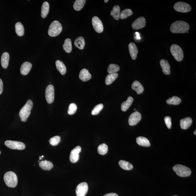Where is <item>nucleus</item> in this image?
<instances>
[{"mask_svg":"<svg viewBox=\"0 0 196 196\" xmlns=\"http://www.w3.org/2000/svg\"><path fill=\"white\" fill-rule=\"evenodd\" d=\"M189 29L188 23L183 21H176L171 25L170 30L174 34L188 33Z\"/></svg>","mask_w":196,"mask_h":196,"instance_id":"1","label":"nucleus"},{"mask_svg":"<svg viewBox=\"0 0 196 196\" xmlns=\"http://www.w3.org/2000/svg\"><path fill=\"white\" fill-rule=\"evenodd\" d=\"M33 107V102L31 100H29L27 101L26 103L23 107L19 112V115L21 121L23 122L26 121L29 117L31 110Z\"/></svg>","mask_w":196,"mask_h":196,"instance_id":"2","label":"nucleus"},{"mask_svg":"<svg viewBox=\"0 0 196 196\" xmlns=\"http://www.w3.org/2000/svg\"><path fill=\"white\" fill-rule=\"evenodd\" d=\"M4 180L7 186L12 188L16 187L18 184L17 175L12 171L7 172L5 174Z\"/></svg>","mask_w":196,"mask_h":196,"instance_id":"3","label":"nucleus"},{"mask_svg":"<svg viewBox=\"0 0 196 196\" xmlns=\"http://www.w3.org/2000/svg\"><path fill=\"white\" fill-rule=\"evenodd\" d=\"M62 30L61 24L59 21H53L49 26L48 34L51 37H56L59 35Z\"/></svg>","mask_w":196,"mask_h":196,"instance_id":"4","label":"nucleus"},{"mask_svg":"<svg viewBox=\"0 0 196 196\" xmlns=\"http://www.w3.org/2000/svg\"><path fill=\"white\" fill-rule=\"evenodd\" d=\"M174 171L180 177H185L190 176L191 170L189 168L181 165H176L173 167Z\"/></svg>","mask_w":196,"mask_h":196,"instance_id":"5","label":"nucleus"},{"mask_svg":"<svg viewBox=\"0 0 196 196\" xmlns=\"http://www.w3.org/2000/svg\"><path fill=\"white\" fill-rule=\"evenodd\" d=\"M170 50L176 61L179 62L182 61L184 57V52L180 46L176 44H173L171 47Z\"/></svg>","mask_w":196,"mask_h":196,"instance_id":"6","label":"nucleus"},{"mask_svg":"<svg viewBox=\"0 0 196 196\" xmlns=\"http://www.w3.org/2000/svg\"><path fill=\"white\" fill-rule=\"evenodd\" d=\"M174 9L176 11L182 13H186L191 11V6L186 3L183 2H178L174 6Z\"/></svg>","mask_w":196,"mask_h":196,"instance_id":"7","label":"nucleus"},{"mask_svg":"<svg viewBox=\"0 0 196 196\" xmlns=\"http://www.w3.org/2000/svg\"><path fill=\"white\" fill-rule=\"evenodd\" d=\"M5 144L6 146L12 149L22 150L25 148V144L21 142L7 140Z\"/></svg>","mask_w":196,"mask_h":196,"instance_id":"8","label":"nucleus"},{"mask_svg":"<svg viewBox=\"0 0 196 196\" xmlns=\"http://www.w3.org/2000/svg\"><path fill=\"white\" fill-rule=\"evenodd\" d=\"M45 95L47 102L49 104L52 103L54 100L55 96L54 88L53 85L51 84L47 86Z\"/></svg>","mask_w":196,"mask_h":196,"instance_id":"9","label":"nucleus"},{"mask_svg":"<svg viewBox=\"0 0 196 196\" xmlns=\"http://www.w3.org/2000/svg\"><path fill=\"white\" fill-rule=\"evenodd\" d=\"M92 24L94 29L98 33H102L103 31L104 27L102 21L97 16H94L92 19Z\"/></svg>","mask_w":196,"mask_h":196,"instance_id":"10","label":"nucleus"},{"mask_svg":"<svg viewBox=\"0 0 196 196\" xmlns=\"http://www.w3.org/2000/svg\"><path fill=\"white\" fill-rule=\"evenodd\" d=\"M88 186L87 183H80L77 186L76 189L77 196H85L87 193Z\"/></svg>","mask_w":196,"mask_h":196,"instance_id":"11","label":"nucleus"},{"mask_svg":"<svg viewBox=\"0 0 196 196\" xmlns=\"http://www.w3.org/2000/svg\"><path fill=\"white\" fill-rule=\"evenodd\" d=\"M141 115L138 112H135L130 115L129 118V123L130 126L137 125L141 119Z\"/></svg>","mask_w":196,"mask_h":196,"instance_id":"12","label":"nucleus"},{"mask_svg":"<svg viewBox=\"0 0 196 196\" xmlns=\"http://www.w3.org/2000/svg\"><path fill=\"white\" fill-rule=\"evenodd\" d=\"M145 19L141 16L135 20L133 23L132 26L133 29L138 30L143 29L146 25Z\"/></svg>","mask_w":196,"mask_h":196,"instance_id":"13","label":"nucleus"},{"mask_svg":"<svg viewBox=\"0 0 196 196\" xmlns=\"http://www.w3.org/2000/svg\"><path fill=\"white\" fill-rule=\"evenodd\" d=\"M81 148L80 146H77L73 149L71 152L70 160L71 162L74 163L79 160V154L81 152Z\"/></svg>","mask_w":196,"mask_h":196,"instance_id":"14","label":"nucleus"},{"mask_svg":"<svg viewBox=\"0 0 196 196\" xmlns=\"http://www.w3.org/2000/svg\"><path fill=\"white\" fill-rule=\"evenodd\" d=\"M129 50L131 57L133 60L136 59L137 54L138 53V49L134 43L131 42L129 44Z\"/></svg>","mask_w":196,"mask_h":196,"instance_id":"15","label":"nucleus"},{"mask_svg":"<svg viewBox=\"0 0 196 196\" xmlns=\"http://www.w3.org/2000/svg\"><path fill=\"white\" fill-rule=\"evenodd\" d=\"M160 64L164 74L169 75L171 74V67L167 60L162 59L160 62Z\"/></svg>","mask_w":196,"mask_h":196,"instance_id":"16","label":"nucleus"},{"mask_svg":"<svg viewBox=\"0 0 196 196\" xmlns=\"http://www.w3.org/2000/svg\"><path fill=\"white\" fill-rule=\"evenodd\" d=\"M192 122V119L190 117H187L181 120L180 121L181 128L186 130L191 126Z\"/></svg>","mask_w":196,"mask_h":196,"instance_id":"17","label":"nucleus"},{"mask_svg":"<svg viewBox=\"0 0 196 196\" xmlns=\"http://www.w3.org/2000/svg\"><path fill=\"white\" fill-rule=\"evenodd\" d=\"M79 78L82 81L85 82L89 80L91 78V75L86 69H83L80 73Z\"/></svg>","mask_w":196,"mask_h":196,"instance_id":"18","label":"nucleus"},{"mask_svg":"<svg viewBox=\"0 0 196 196\" xmlns=\"http://www.w3.org/2000/svg\"><path fill=\"white\" fill-rule=\"evenodd\" d=\"M32 65L29 62H25L21 65V74L23 75H26L31 70Z\"/></svg>","mask_w":196,"mask_h":196,"instance_id":"19","label":"nucleus"},{"mask_svg":"<svg viewBox=\"0 0 196 196\" xmlns=\"http://www.w3.org/2000/svg\"><path fill=\"white\" fill-rule=\"evenodd\" d=\"M132 89L137 92V94H141L144 91V88L139 81H135L132 85Z\"/></svg>","mask_w":196,"mask_h":196,"instance_id":"20","label":"nucleus"},{"mask_svg":"<svg viewBox=\"0 0 196 196\" xmlns=\"http://www.w3.org/2000/svg\"><path fill=\"white\" fill-rule=\"evenodd\" d=\"M10 56L8 52L3 53L2 56L1 62L2 66L4 68H7L9 63Z\"/></svg>","mask_w":196,"mask_h":196,"instance_id":"21","label":"nucleus"},{"mask_svg":"<svg viewBox=\"0 0 196 196\" xmlns=\"http://www.w3.org/2000/svg\"><path fill=\"white\" fill-rule=\"evenodd\" d=\"M40 167L45 171H50L53 167V164L51 162L45 160L40 162L39 163Z\"/></svg>","mask_w":196,"mask_h":196,"instance_id":"22","label":"nucleus"},{"mask_svg":"<svg viewBox=\"0 0 196 196\" xmlns=\"http://www.w3.org/2000/svg\"><path fill=\"white\" fill-rule=\"evenodd\" d=\"M133 98L132 97H129L125 102L123 103L121 105L122 111L123 112L126 111L132 104L133 102Z\"/></svg>","mask_w":196,"mask_h":196,"instance_id":"23","label":"nucleus"},{"mask_svg":"<svg viewBox=\"0 0 196 196\" xmlns=\"http://www.w3.org/2000/svg\"><path fill=\"white\" fill-rule=\"evenodd\" d=\"M56 66L57 69L59 71L60 74L62 75L66 74V67L63 62L59 60H57L56 62Z\"/></svg>","mask_w":196,"mask_h":196,"instance_id":"24","label":"nucleus"},{"mask_svg":"<svg viewBox=\"0 0 196 196\" xmlns=\"http://www.w3.org/2000/svg\"><path fill=\"white\" fill-rule=\"evenodd\" d=\"M137 143L140 146L149 147L150 146L149 141L146 138L139 137L136 139Z\"/></svg>","mask_w":196,"mask_h":196,"instance_id":"25","label":"nucleus"},{"mask_svg":"<svg viewBox=\"0 0 196 196\" xmlns=\"http://www.w3.org/2000/svg\"><path fill=\"white\" fill-rule=\"evenodd\" d=\"M49 5L48 2H45L43 3L41 9V16L43 18H46L48 14Z\"/></svg>","mask_w":196,"mask_h":196,"instance_id":"26","label":"nucleus"},{"mask_svg":"<svg viewBox=\"0 0 196 196\" xmlns=\"http://www.w3.org/2000/svg\"><path fill=\"white\" fill-rule=\"evenodd\" d=\"M111 15L116 20H119L120 18V6L118 5L114 6L111 12Z\"/></svg>","mask_w":196,"mask_h":196,"instance_id":"27","label":"nucleus"},{"mask_svg":"<svg viewBox=\"0 0 196 196\" xmlns=\"http://www.w3.org/2000/svg\"><path fill=\"white\" fill-rule=\"evenodd\" d=\"M74 44L75 46L80 49H83L85 45V40L83 37H79L77 38L75 40Z\"/></svg>","mask_w":196,"mask_h":196,"instance_id":"28","label":"nucleus"},{"mask_svg":"<svg viewBox=\"0 0 196 196\" xmlns=\"http://www.w3.org/2000/svg\"><path fill=\"white\" fill-rule=\"evenodd\" d=\"M62 47H63L64 50L66 52L70 53L71 52L72 50V42L70 39H67L65 40L64 44Z\"/></svg>","mask_w":196,"mask_h":196,"instance_id":"29","label":"nucleus"},{"mask_svg":"<svg viewBox=\"0 0 196 196\" xmlns=\"http://www.w3.org/2000/svg\"><path fill=\"white\" fill-rule=\"evenodd\" d=\"M118 77L117 73L109 74L107 75L105 79V84L107 85H110Z\"/></svg>","mask_w":196,"mask_h":196,"instance_id":"30","label":"nucleus"},{"mask_svg":"<svg viewBox=\"0 0 196 196\" xmlns=\"http://www.w3.org/2000/svg\"><path fill=\"white\" fill-rule=\"evenodd\" d=\"M16 31L17 35L19 36H22L25 33L24 28L22 24L20 22L17 23L16 25Z\"/></svg>","mask_w":196,"mask_h":196,"instance_id":"31","label":"nucleus"},{"mask_svg":"<svg viewBox=\"0 0 196 196\" xmlns=\"http://www.w3.org/2000/svg\"><path fill=\"white\" fill-rule=\"evenodd\" d=\"M119 164L122 169L127 171L132 170L133 168V165L131 163L124 160L120 161Z\"/></svg>","mask_w":196,"mask_h":196,"instance_id":"32","label":"nucleus"},{"mask_svg":"<svg viewBox=\"0 0 196 196\" xmlns=\"http://www.w3.org/2000/svg\"><path fill=\"white\" fill-rule=\"evenodd\" d=\"M85 0H76L74 5V8L76 11H79L82 9L84 6Z\"/></svg>","mask_w":196,"mask_h":196,"instance_id":"33","label":"nucleus"},{"mask_svg":"<svg viewBox=\"0 0 196 196\" xmlns=\"http://www.w3.org/2000/svg\"><path fill=\"white\" fill-rule=\"evenodd\" d=\"M166 102L168 104L178 105L181 102V100L177 96H173L167 100Z\"/></svg>","mask_w":196,"mask_h":196,"instance_id":"34","label":"nucleus"},{"mask_svg":"<svg viewBox=\"0 0 196 196\" xmlns=\"http://www.w3.org/2000/svg\"><path fill=\"white\" fill-rule=\"evenodd\" d=\"M120 66L117 64H110L107 68V71L109 74H114L118 71L120 70Z\"/></svg>","mask_w":196,"mask_h":196,"instance_id":"35","label":"nucleus"},{"mask_svg":"<svg viewBox=\"0 0 196 196\" xmlns=\"http://www.w3.org/2000/svg\"><path fill=\"white\" fill-rule=\"evenodd\" d=\"M108 151V146L105 144H101L98 146V152L100 155H104L107 153Z\"/></svg>","mask_w":196,"mask_h":196,"instance_id":"36","label":"nucleus"},{"mask_svg":"<svg viewBox=\"0 0 196 196\" xmlns=\"http://www.w3.org/2000/svg\"><path fill=\"white\" fill-rule=\"evenodd\" d=\"M133 12L130 9H125L122 11L120 13V18L124 19L128 18V17L132 16Z\"/></svg>","mask_w":196,"mask_h":196,"instance_id":"37","label":"nucleus"},{"mask_svg":"<svg viewBox=\"0 0 196 196\" xmlns=\"http://www.w3.org/2000/svg\"><path fill=\"white\" fill-rule=\"evenodd\" d=\"M104 107V105L103 104H100L96 105L93 109L92 111V115H98L100 112L102 110Z\"/></svg>","mask_w":196,"mask_h":196,"instance_id":"38","label":"nucleus"},{"mask_svg":"<svg viewBox=\"0 0 196 196\" xmlns=\"http://www.w3.org/2000/svg\"><path fill=\"white\" fill-rule=\"evenodd\" d=\"M77 107L75 103H71L69 107L68 113L69 115H73L76 112Z\"/></svg>","mask_w":196,"mask_h":196,"instance_id":"39","label":"nucleus"},{"mask_svg":"<svg viewBox=\"0 0 196 196\" xmlns=\"http://www.w3.org/2000/svg\"><path fill=\"white\" fill-rule=\"evenodd\" d=\"M61 138L59 136H55L51 138L49 140V143L51 145L56 146L58 145L60 142Z\"/></svg>","mask_w":196,"mask_h":196,"instance_id":"40","label":"nucleus"},{"mask_svg":"<svg viewBox=\"0 0 196 196\" xmlns=\"http://www.w3.org/2000/svg\"><path fill=\"white\" fill-rule=\"evenodd\" d=\"M164 121L167 128L171 129L172 126L171 118L169 116H166L165 117Z\"/></svg>","mask_w":196,"mask_h":196,"instance_id":"41","label":"nucleus"},{"mask_svg":"<svg viewBox=\"0 0 196 196\" xmlns=\"http://www.w3.org/2000/svg\"><path fill=\"white\" fill-rule=\"evenodd\" d=\"M3 90V83L2 80L0 79V94L2 93Z\"/></svg>","mask_w":196,"mask_h":196,"instance_id":"42","label":"nucleus"},{"mask_svg":"<svg viewBox=\"0 0 196 196\" xmlns=\"http://www.w3.org/2000/svg\"><path fill=\"white\" fill-rule=\"evenodd\" d=\"M103 196H118L117 194L115 193H111L106 194Z\"/></svg>","mask_w":196,"mask_h":196,"instance_id":"43","label":"nucleus"},{"mask_svg":"<svg viewBox=\"0 0 196 196\" xmlns=\"http://www.w3.org/2000/svg\"><path fill=\"white\" fill-rule=\"evenodd\" d=\"M104 1L105 3H107L109 1H108V0H107V1H106V0H104Z\"/></svg>","mask_w":196,"mask_h":196,"instance_id":"44","label":"nucleus"},{"mask_svg":"<svg viewBox=\"0 0 196 196\" xmlns=\"http://www.w3.org/2000/svg\"><path fill=\"white\" fill-rule=\"evenodd\" d=\"M196 130H195L194 132V134H195V135H196Z\"/></svg>","mask_w":196,"mask_h":196,"instance_id":"45","label":"nucleus"},{"mask_svg":"<svg viewBox=\"0 0 196 196\" xmlns=\"http://www.w3.org/2000/svg\"><path fill=\"white\" fill-rule=\"evenodd\" d=\"M39 158H39L40 160H41V159L43 158L42 156L39 157Z\"/></svg>","mask_w":196,"mask_h":196,"instance_id":"46","label":"nucleus"},{"mask_svg":"<svg viewBox=\"0 0 196 196\" xmlns=\"http://www.w3.org/2000/svg\"><path fill=\"white\" fill-rule=\"evenodd\" d=\"M135 110H136V109H134V111H135Z\"/></svg>","mask_w":196,"mask_h":196,"instance_id":"47","label":"nucleus"},{"mask_svg":"<svg viewBox=\"0 0 196 196\" xmlns=\"http://www.w3.org/2000/svg\"><path fill=\"white\" fill-rule=\"evenodd\" d=\"M174 196H177V195H174Z\"/></svg>","mask_w":196,"mask_h":196,"instance_id":"48","label":"nucleus"},{"mask_svg":"<svg viewBox=\"0 0 196 196\" xmlns=\"http://www.w3.org/2000/svg\"><path fill=\"white\" fill-rule=\"evenodd\" d=\"M1 151H0V154H1Z\"/></svg>","mask_w":196,"mask_h":196,"instance_id":"49","label":"nucleus"}]
</instances>
